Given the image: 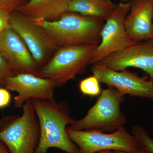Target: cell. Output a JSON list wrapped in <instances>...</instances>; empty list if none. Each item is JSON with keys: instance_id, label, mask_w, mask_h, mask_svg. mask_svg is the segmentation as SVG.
Returning a JSON list of instances; mask_svg holds the SVG:
<instances>
[{"instance_id": "obj_18", "label": "cell", "mask_w": 153, "mask_h": 153, "mask_svg": "<svg viewBox=\"0 0 153 153\" xmlns=\"http://www.w3.org/2000/svg\"><path fill=\"white\" fill-rule=\"evenodd\" d=\"M18 74L0 53V87L4 86L7 77Z\"/></svg>"}, {"instance_id": "obj_5", "label": "cell", "mask_w": 153, "mask_h": 153, "mask_svg": "<svg viewBox=\"0 0 153 153\" xmlns=\"http://www.w3.org/2000/svg\"><path fill=\"white\" fill-rule=\"evenodd\" d=\"M22 115L6 118L0 128V139L11 153H35L40 138L39 122L31 101L23 107Z\"/></svg>"}, {"instance_id": "obj_10", "label": "cell", "mask_w": 153, "mask_h": 153, "mask_svg": "<svg viewBox=\"0 0 153 153\" xmlns=\"http://www.w3.org/2000/svg\"><path fill=\"white\" fill-rule=\"evenodd\" d=\"M114 71L140 68L153 78V39L134 41L99 62Z\"/></svg>"}, {"instance_id": "obj_15", "label": "cell", "mask_w": 153, "mask_h": 153, "mask_svg": "<svg viewBox=\"0 0 153 153\" xmlns=\"http://www.w3.org/2000/svg\"><path fill=\"white\" fill-rule=\"evenodd\" d=\"M117 4L111 0H72L67 12L105 21Z\"/></svg>"}, {"instance_id": "obj_26", "label": "cell", "mask_w": 153, "mask_h": 153, "mask_svg": "<svg viewBox=\"0 0 153 153\" xmlns=\"http://www.w3.org/2000/svg\"></svg>"}, {"instance_id": "obj_14", "label": "cell", "mask_w": 153, "mask_h": 153, "mask_svg": "<svg viewBox=\"0 0 153 153\" xmlns=\"http://www.w3.org/2000/svg\"><path fill=\"white\" fill-rule=\"evenodd\" d=\"M72 0H30L18 8L32 22L53 21L67 13Z\"/></svg>"}, {"instance_id": "obj_4", "label": "cell", "mask_w": 153, "mask_h": 153, "mask_svg": "<svg viewBox=\"0 0 153 153\" xmlns=\"http://www.w3.org/2000/svg\"><path fill=\"white\" fill-rule=\"evenodd\" d=\"M97 45L84 44L60 47L37 76L65 85L82 74L91 64Z\"/></svg>"}, {"instance_id": "obj_27", "label": "cell", "mask_w": 153, "mask_h": 153, "mask_svg": "<svg viewBox=\"0 0 153 153\" xmlns=\"http://www.w3.org/2000/svg\"><path fill=\"white\" fill-rule=\"evenodd\" d=\"M66 153V152H65V153Z\"/></svg>"}, {"instance_id": "obj_9", "label": "cell", "mask_w": 153, "mask_h": 153, "mask_svg": "<svg viewBox=\"0 0 153 153\" xmlns=\"http://www.w3.org/2000/svg\"><path fill=\"white\" fill-rule=\"evenodd\" d=\"M10 27L25 42L37 64L43 63L53 51L58 49L43 28L20 13L10 15Z\"/></svg>"}, {"instance_id": "obj_28", "label": "cell", "mask_w": 153, "mask_h": 153, "mask_svg": "<svg viewBox=\"0 0 153 153\" xmlns=\"http://www.w3.org/2000/svg\"><path fill=\"white\" fill-rule=\"evenodd\" d=\"M0 35H1V33H0Z\"/></svg>"}, {"instance_id": "obj_17", "label": "cell", "mask_w": 153, "mask_h": 153, "mask_svg": "<svg viewBox=\"0 0 153 153\" xmlns=\"http://www.w3.org/2000/svg\"><path fill=\"white\" fill-rule=\"evenodd\" d=\"M132 131L140 147L149 153H153V139L147 131L139 125L133 126Z\"/></svg>"}, {"instance_id": "obj_24", "label": "cell", "mask_w": 153, "mask_h": 153, "mask_svg": "<svg viewBox=\"0 0 153 153\" xmlns=\"http://www.w3.org/2000/svg\"><path fill=\"white\" fill-rule=\"evenodd\" d=\"M97 153H115L114 151L112 150H105L99 152Z\"/></svg>"}, {"instance_id": "obj_13", "label": "cell", "mask_w": 153, "mask_h": 153, "mask_svg": "<svg viewBox=\"0 0 153 153\" xmlns=\"http://www.w3.org/2000/svg\"><path fill=\"white\" fill-rule=\"evenodd\" d=\"M153 0H132L125 25L132 41L153 39Z\"/></svg>"}, {"instance_id": "obj_3", "label": "cell", "mask_w": 153, "mask_h": 153, "mask_svg": "<svg viewBox=\"0 0 153 153\" xmlns=\"http://www.w3.org/2000/svg\"><path fill=\"white\" fill-rule=\"evenodd\" d=\"M124 100V94L108 87L102 91L97 101L85 116L74 121L69 127L76 130L105 133L117 130L126 123V117L121 109Z\"/></svg>"}, {"instance_id": "obj_20", "label": "cell", "mask_w": 153, "mask_h": 153, "mask_svg": "<svg viewBox=\"0 0 153 153\" xmlns=\"http://www.w3.org/2000/svg\"><path fill=\"white\" fill-rule=\"evenodd\" d=\"M23 0H0V9L6 10L10 12L11 10L20 7Z\"/></svg>"}, {"instance_id": "obj_6", "label": "cell", "mask_w": 153, "mask_h": 153, "mask_svg": "<svg viewBox=\"0 0 153 153\" xmlns=\"http://www.w3.org/2000/svg\"><path fill=\"white\" fill-rule=\"evenodd\" d=\"M66 132L78 147L79 153H96L105 150L137 153L140 149L135 138L124 127L111 133L76 130L68 127Z\"/></svg>"}, {"instance_id": "obj_2", "label": "cell", "mask_w": 153, "mask_h": 153, "mask_svg": "<svg viewBox=\"0 0 153 153\" xmlns=\"http://www.w3.org/2000/svg\"><path fill=\"white\" fill-rule=\"evenodd\" d=\"M55 41L58 48L74 45H97L104 25L100 19L67 12L57 20L35 22Z\"/></svg>"}, {"instance_id": "obj_22", "label": "cell", "mask_w": 153, "mask_h": 153, "mask_svg": "<svg viewBox=\"0 0 153 153\" xmlns=\"http://www.w3.org/2000/svg\"><path fill=\"white\" fill-rule=\"evenodd\" d=\"M0 153H11L5 144L1 139H0Z\"/></svg>"}, {"instance_id": "obj_23", "label": "cell", "mask_w": 153, "mask_h": 153, "mask_svg": "<svg viewBox=\"0 0 153 153\" xmlns=\"http://www.w3.org/2000/svg\"><path fill=\"white\" fill-rule=\"evenodd\" d=\"M115 153H128L125 152H120V151H114ZM137 153H149V152H148L147 151L145 150L144 149H142V148L140 147L138 151L137 152Z\"/></svg>"}, {"instance_id": "obj_8", "label": "cell", "mask_w": 153, "mask_h": 153, "mask_svg": "<svg viewBox=\"0 0 153 153\" xmlns=\"http://www.w3.org/2000/svg\"><path fill=\"white\" fill-rule=\"evenodd\" d=\"M91 71L100 82L108 87L115 88L121 93L149 99L153 100V85L152 80L140 76L126 70H112L97 63L92 64Z\"/></svg>"}, {"instance_id": "obj_19", "label": "cell", "mask_w": 153, "mask_h": 153, "mask_svg": "<svg viewBox=\"0 0 153 153\" xmlns=\"http://www.w3.org/2000/svg\"><path fill=\"white\" fill-rule=\"evenodd\" d=\"M10 12L0 9V33L10 27Z\"/></svg>"}, {"instance_id": "obj_21", "label": "cell", "mask_w": 153, "mask_h": 153, "mask_svg": "<svg viewBox=\"0 0 153 153\" xmlns=\"http://www.w3.org/2000/svg\"><path fill=\"white\" fill-rule=\"evenodd\" d=\"M11 101V95L10 91L6 88L0 87V109L8 106Z\"/></svg>"}, {"instance_id": "obj_25", "label": "cell", "mask_w": 153, "mask_h": 153, "mask_svg": "<svg viewBox=\"0 0 153 153\" xmlns=\"http://www.w3.org/2000/svg\"><path fill=\"white\" fill-rule=\"evenodd\" d=\"M151 80H152V82L153 85V78H152V79H151Z\"/></svg>"}, {"instance_id": "obj_7", "label": "cell", "mask_w": 153, "mask_h": 153, "mask_svg": "<svg viewBox=\"0 0 153 153\" xmlns=\"http://www.w3.org/2000/svg\"><path fill=\"white\" fill-rule=\"evenodd\" d=\"M131 2L120 3L105 20L100 32V41L96 47L91 64L99 63L132 42L126 31L125 21Z\"/></svg>"}, {"instance_id": "obj_12", "label": "cell", "mask_w": 153, "mask_h": 153, "mask_svg": "<svg viewBox=\"0 0 153 153\" xmlns=\"http://www.w3.org/2000/svg\"><path fill=\"white\" fill-rule=\"evenodd\" d=\"M0 53L18 74L37 75V63L25 42L10 27L0 35Z\"/></svg>"}, {"instance_id": "obj_11", "label": "cell", "mask_w": 153, "mask_h": 153, "mask_svg": "<svg viewBox=\"0 0 153 153\" xmlns=\"http://www.w3.org/2000/svg\"><path fill=\"white\" fill-rule=\"evenodd\" d=\"M4 86L18 95L14 97L15 107L22 108L27 102L32 100H50L54 99L57 84L51 79L31 73H19L7 77Z\"/></svg>"}, {"instance_id": "obj_16", "label": "cell", "mask_w": 153, "mask_h": 153, "mask_svg": "<svg viewBox=\"0 0 153 153\" xmlns=\"http://www.w3.org/2000/svg\"><path fill=\"white\" fill-rule=\"evenodd\" d=\"M100 82L95 75L86 77L79 82V90L84 95L91 97L100 96L102 91Z\"/></svg>"}, {"instance_id": "obj_1", "label": "cell", "mask_w": 153, "mask_h": 153, "mask_svg": "<svg viewBox=\"0 0 153 153\" xmlns=\"http://www.w3.org/2000/svg\"><path fill=\"white\" fill-rule=\"evenodd\" d=\"M40 129V138L35 153H47L55 148L66 153H79L78 147L69 138L66 128L75 120L71 117L68 105L55 100H32Z\"/></svg>"}]
</instances>
